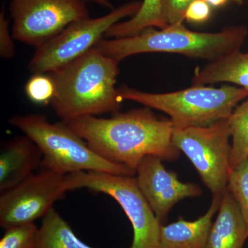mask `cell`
Returning a JSON list of instances; mask_svg holds the SVG:
<instances>
[{
	"label": "cell",
	"instance_id": "obj_1",
	"mask_svg": "<svg viewBox=\"0 0 248 248\" xmlns=\"http://www.w3.org/2000/svg\"><path fill=\"white\" fill-rule=\"evenodd\" d=\"M66 123L99 156L135 171L145 156L170 161L180 156L173 144L172 122L158 118L150 108L119 112L110 118L89 116Z\"/></svg>",
	"mask_w": 248,
	"mask_h": 248
},
{
	"label": "cell",
	"instance_id": "obj_2",
	"mask_svg": "<svg viewBox=\"0 0 248 248\" xmlns=\"http://www.w3.org/2000/svg\"><path fill=\"white\" fill-rule=\"evenodd\" d=\"M119 63L96 47L57 71L47 73L55 84L50 104L65 122L120 112L124 100L116 87Z\"/></svg>",
	"mask_w": 248,
	"mask_h": 248
},
{
	"label": "cell",
	"instance_id": "obj_3",
	"mask_svg": "<svg viewBox=\"0 0 248 248\" xmlns=\"http://www.w3.org/2000/svg\"><path fill=\"white\" fill-rule=\"evenodd\" d=\"M248 35L245 26H231L218 32H198L182 24L121 38H103L95 46L104 55L121 62L138 54L168 53L188 58L215 61L241 50Z\"/></svg>",
	"mask_w": 248,
	"mask_h": 248
},
{
	"label": "cell",
	"instance_id": "obj_4",
	"mask_svg": "<svg viewBox=\"0 0 248 248\" xmlns=\"http://www.w3.org/2000/svg\"><path fill=\"white\" fill-rule=\"evenodd\" d=\"M9 122L40 148L43 169L63 174L95 171L117 175H136L135 170L99 156L63 121L51 123L45 115L29 114L13 116Z\"/></svg>",
	"mask_w": 248,
	"mask_h": 248
},
{
	"label": "cell",
	"instance_id": "obj_5",
	"mask_svg": "<svg viewBox=\"0 0 248 248\" xmlns=\"http://www.w3.org/2000/svg\"><path fill=\"white\" fill-rule=\"evenodd\" d=\"M124 100L141 104L169 116L175 128L208 126L229 118L238 104L248 97L244 89L226 86H194L174 92H144L122 85L118 88Z\"/></svg>",
	"mask_w": 248,
	"mask_h": 248
},
{
	"label": "cell",
	"instance_id": "obj_6",
	"mask_svg": "<svg viewBox=\"0 0 248 248\" xmlns=\"http://www.w3.org/2000/svg\"><path fill=\"white\" fill-rule=\"evenodd\" d=\"M68 190L88 188L112 197L131 223L133 241L129 248H158L160 223L139 187L136 177L95 171L66 174Z\"/></svg>",
	"mask_w": 248,
	"mask_h": 248
},
{
	"label": "cell",
	"instance_id": "obj_7",
	"mask_svg": "<svg viewBox=\"0 0 248 248\" xmlns=\"http://www.w3.org/2000/svg\"><path fill=\"white\" fill-rule=\"evenodd\" d=\"M141 1L125 3L97 18H88L70 24L35 53L29 64L32 75L46 74L60 69L94 48L117 23L138 12Z\"/></svg>",
	"mask_w": 248,
	"mask_h": 248
},
{
	"label": "cell",
	"instance_id": "obj_8",
	"mask_svg": "<svg viewBox=\"0 0 248 248\" xmlns=\"http://www.w3.org/2000/svg\"><path fill=\"white\" fill-rule=\"evenodd\" d=\"M231 130L228 119L208 126L174 128L172 142L195 166L213 196L224 193L231 167Z\"/></svg>",
	"mask_w": 248,
	"mask_h": 248
},
{
	"label": "cell",
	"instance_id": "obj_9",
	"mask_svg": "<svg viewBox=\"0 0 248 248\" xmlns=\"http://www.w3.org/2000/svg\"><path fill=\"white\" fill-rule=\"evenodd\" d=\"M86 0H11L15 40L40 48L70 24L90 17Z\"/></svg>",
	"mask_w": 248,
	"mask_h": 248
},
{
	"label": "cell",
	"instance_id": "obj_10",
	"mask_svg": "<svg viewBox=\"0 0 248 248\" xmlns=\"http://www.w3.org/2000/svg\"><path fill=\"white\" fill-rule=\"evenodd\" d=\"M66 174L43 169L0 196L3 229L34 223L43 218L68 191Z\"/></svg>",
	"mask_w": 248,
	"mask_h": 248
},
{
	"label": "cell",
	"instance_id": "obj_11",
	"mask_svg": "<svg viewBox=\"0 0 248 248\" xmlns=\"http://www.w3.org/2000/svg\"><path fill=\"white\" fill-rule=\"evenodd\" d=\"M163 161L158 156L149 155L136 169L139 187L161 224L178 202L202 195L198 184L181 182L177 173L166 169Z\"/></svg>",
	"mask_w": 248,
	"mask_h": 248
},
{
	"label": "cell",
	"instance_id": "obj_12",
	"mask_svg": "<svg viewBox=\"0 0 248 248\" xmlns=\"http://www.w3.org/2000/svg\"><path fill=\"white\" fill-rule=\"evenodd\" d=\"M38 146L26 135L8 142L0 153V192L21 184L42 165Z\"/></svg>",
	"mask_w": 248,
	"mask_h": 248
},
{
	"label": "cell",
	"instance_id": "obj_13",
	"mask_svg": "<svg viewBox=\"0 0 248 248\" xmlns=\"http://www.w3.org/2000/svg\"><path fill=\"white\" fill-rule=\"evenodd\" d=\"M213 197L208 211L198 219L189 221L179 217L177 221L161 224L158 248H208L213 217L218 211L222 197Z\"/></svg>",
	"mask_w": 248,
	"mask_h": 248
},
{
	"label": "cell",
	"instance_id": "obj_14",
	"mask_svg": "<svg viewBox=\"0 0 248 248\" xmlns=\"http://www.w3.org/2000/svg\"><path fill=\"white\" fill-rule=\"evenodd\" d=\"M248 238L247 226L239 205L227 189L210 229L208 248H244Z\"/></svg>",
	"mask_w": 248,
	"mask_h": 248
},
{
	"label": "cell",
	"instance_id": "obj_15",
	"mask_svg": "<svg viewBox=\"0 0 248 248\" xmlns=\"http://www.w3.org/2000/svg\"><path fill=\"white\" fill-rule=\"evenodd\" d=\"M231 83L243 88L248 93V53L241 50L208 62L197 68L192 79L194 86L217 83Z\"/></svg>",
	"mask_w": 248,
	"mask_h": 248
},
{
	"label": "cell",
	"instance_id": "obj_16",
	"mask_svg": "<svg viewBox=\"0 0 248 248\" xmlns=\"http://www.w3.org/2000/svg\"><path fill=\"white\" fill-rule=\"evenodd\" d=\"M168 27L163 16V0H143L141 7L133 17L117 23L108 31L105 37L121 38L132 37L150 29Z\"/></svg>",
	"mask_w": 248,
	"mask_h": 248
},
{
	"label": "cell",
	"instance_id": "obj_17",
	"mask_svg": "<svg viewBox=\"0 0 248 248\" xmlns=\"http://www.w3.org/2000/svg\"><path fill=\"white\" fill-rule=\"evenodd\" d=\"M37 248H93L81 241L70 225L53 208L42 218Z\"/></svg>",
	"mask_w": 248,
	"mask_h": 248
},
{
	"label": "cell",
	"instance_id": "obj_18",
	"mask_svg": "<svg viewBox=\"0 0 248 248\" xmlns=\"http://www.w3.org/2000/svg\"><path fill=\"white\" fill-rule=\"evenodd\" d=\"M228 120L232 139L230 159L232 170L248 158V97Z\"/></svg>",
	"mask_w": 248,
	"mask_h": 248
},
{
	"label": "cell",
	"instance_id": "obj_19",
	"mask_svg": "<svg viewBox=\"0 0 248 248\" xmlns=\"http://www.w3.org/2000/svg\"><path fill=\"white\" fill-rule=\"evenodd\" d=\"M227 189L239 205L248 232V158L232 170Z\"/></svg>",
	"mask_w": 248,
	"mask_h": 248
},
{
	"label": "cell",
	"instance_id": "obj_20",
	"mask_svg": "<svg viewBox=\"0 0 248 248\" xmlns=\"http://www.w3.org/2000/svg\"><path fill=\"white\" fill-rule=\"evenodd\" d=\"M4 231L0 248H37L39 228L35 223L11 227Z\"/></svg>",
	"mask_w": 248,
	"mask_h": 248
},
{
	"label": "cell",
	"instance_id": "obj_21",
	"mask_svg": "<svg viewBox=\"0 0 248 248\" xmlns=\"http://www.w3.org/2000/svg\"><path fill=\"white\" fill-rule=\"evenodd\" d=\"M53 80L48 74H34L25 85L28 98L38 105L50 104L55 94Z\"/></svg>",
	"mask_w": 248,
	"mask_h": 248
},
{
	"label": "cell",
	"instance_id": "obj_22",
	"mask_svg": "<svg viewBox=\"0 0 248 248\" xmlns=\"http://www.w3.org/2000/svg\"><path fill=\"white\" fill-rule=\"evenodd\" d=\"M194 0H163V16L167 26L182 24Z\"/></svg>",
	"mask_w": 248,
	"mask_h": 248
},
{
	"label": "cell",
	"instance_id": "obj_23",
	"mask_svg": "<svg viewBox=\"0 0 248 248\" xmlns=\"http://www.w3.org/2000/svg\"><path fill=\"white\" fill-rule=\"evenodd\" d=\"M9 19L6 17L5 9H1L0 13V55L5 60L14 58L16 48L12 32L10 31Z\"/></svg>",
	"mask_w": 248,
	"mask_h": 248
},
{
	"label": "cell",
	"instance_id": "obj_24",
	"mask_svg": "<svg viewBox=\"0 0 248 248\" xmlns=\"http://www.w3.org/2000/svg\"><path fill=\"white\" fill-rule=\"evenodd\" d=\"M211 7L205 0H194L186 11L185 20L192 24L207 22L211 16Z\"/></svg>",
	"mask_w": 248,
	"mask_h": 248
},
{
	"label": "cell",
	"instance_id": "obj_25",
	"mask_svg": "<svg viewBox=\"0 0 248 248\" xmlns=\"http://www.w3.org/2000/svg\"><path fill=\"white\" fill-rule=\"evenodd\" d=\"M87 2L95 3L99 6H103V7L107 8L108 9L111 10L115 9L113 7V5L110 2L109 0H86Z\"/></svg>",
	"mask_w": 248,
	"mask_h": 248
},
{
	"label": "cell",
	"instance_id": "obj_26",
	"mask_svg": "<svg viewBox=\"0 0 248 248\" xmlns=\"http://www.w3.org/2000/svg\"><path fill=\"white\" fill-rule=\"evenodd\" d=\"M212 7H221L225 6L229 0H205ZM231 1V0H230Z\"/></svg>",
	"mask_w": 248,
	"mask_h": 248
},
{
	"label": "cell",
	"instance_id": "obj_27",
	"mask_svg": "<svg viewBox=\"0 0 248 248\" xmlns=\"http://www.w3.org/2000/svg\"><path fill=\"white\" fill-rule=\"evenodd\" d=\"M231 1H232V2L235 3V4L238 5H242L244 4L245 1H246V0H231Z\"/></svg>",
	"mask_w": 248,
	"mask_h": 248
}]
</instances>
